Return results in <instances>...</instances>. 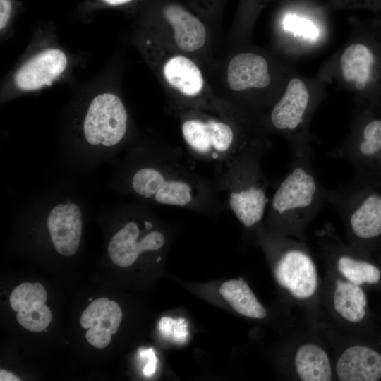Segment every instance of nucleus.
I'll list each match as a JSON object with an SVG mask.
<instances>
[{
	"instance_id": "obj_1",
	"label": "nucleus",
	"mask_w": 381,
	"mask_h": 381,
	"mask_svg": "<svg viewBox=\"0 0 381 381\" xmlns=\"http://www.w3.org/2000/svg\"><path fill=\"white\" fill-rule=\"evenodd\" d=\"M289 169L268 205L271 221L284 231L300 234L326 200V189L313 169V147L292 151Z\"/></svg>"
},
{
	"instance_id": "obj_2",
	"label": "nucleus",
	"mask_w": 381,
	"mask_h": 381,
	"mask_svg": "<svg viewBox=\"0 0 381 381\" xmlns=\"http://www.w3.org/2000/svg\"><path fill=\"white\" fill-rule=\"evenodd\" d=\"M326 83L318 76L308 78L294 71L263 121L267 128L283 136L291 150L313 147L312 119L325 95Z\"/></svg>"
},
{
	"instance_id": "obj_3",
	"label": "nucleus",
	"mask_w": 381,
	"mask_h": 381,
	"mask_svg": "<svg viewBox=\"0 0 381 381\" xmlns=\"http://www.w3.org/2000/svg\"><path fill=\"white\" fill-rule=\"evenodd\" d=\"M351 36L317 73L326 84L335 82L361 100L381 91V52L365 40L352 18Z\"/></svg>"
},
{
	"instance_id": "obj_4",
	"label": "nucleus",
	"mask_w": 381,
	"mask_h": 381,
	"mask_svg": "<svg viewBox=\"0 0 381 381\" xmlns=\"http://www.w3.org/2000/svg\"><path fill=\"white\" fill-rule=\"evenodd\" d=\"M126 179L127 190L154 204L195 207L202 196L201 183L194 176L159 159H145L135 164Z\"/></svg>"
},
{
	"instance_id": "obj_5",
	"label": "nucleus",
	"mask_w": 381,
	"mask_h": 381,
	"mask_svg": "<svg viewBox=\"0 0 381 381\" xmlns=\"http://www.w3.org/2000/svg\"><path fill=\"white\" fill-rule=\"evenodd\" d=\"M329 11L315 0H282L275 25L283 58L292 61L325 46L331 32Z\"/></svg>"
},
{
	"instance_id": "obj_6",
	"label": "nucleus",
	"mask_w": 381,
	"mask_h": 381,
	"mask_svg": "<svg viewBox=\"0 0 381 381\" xmlns=\"http://www.w3.org/2000/svg\"><path fill=\"white\" fill-rule=\"evenodd\" d=\"M181 134L190 152L207 161L230 157L236 161L256 151H265L267 141L259 131L238 134L227 123L216 119L190 118L181 123Z\"/></svg>"
},
{
	"instance_id": "obj_7",
	"label": "nucleus",
	"mask_w": 381,
	"mask_h": 381,
	"mask_svg": "<svg viewBox=\"0 0 381 381\" xmlns=\"http://www.w3.org/2000/svg\"><path fill=\"white\" fill-rule=\"evenodd\" d=\"M294 71L285 59L275 60L259 52H243L229 61L227 83L235 92L253 95L258 107L268 109Z\"/></svg>"
},
{
	"instance_id": "obj_8",
	"label": "nucleus",
	"mask_w": 381,
	"mask_h": 381,
	"mask_svg": "<svg viewBox=\"0 0 381 381\" xmlns=\"http://www.w3.org/2000/svg\"><path fill=\"white\" fill-rule=\"evenodd\" d=\"M263 151L253 152L231 165V183L227 188L229 209L246 228L258 225L263 219L270 198L268 181L260 165Z\"/></svg>"
},
{
	"instance_id": "obj_9",
	"label": "nucleus",
	"mask_w": 381,
	"mask_h": 381,
	"mask_svg": "<svg viewBox=\"0 0 381 381\" xmlns=\"http://www.w3.org/2000/svg\"><path fill=\"white\" fill-rule=\"evenodd\" d=\"M128 126L126 109L114 94L104 93L90 102L83 123L86 155H109L123 141Z\"/></svg>"
},
{
	"instance_id": "obj_10",
	"label": "nucleus",
	"mask_w": 381,
	"mask_h": 381,
	"mask_svg": "<svg viewBox=\"0 0 381 381\" xmlns=\"http://www.w3.org/2000/svg\"><path fill=\"white\" fill-rule=\"evenodd\" d=\"M326 200L342 215L349 232L358 241L381 236V195L363 192L356 184L326 190Z\"/></svg>"
},
{
	"instance_id": "obj_11",
	"label": "nucleus",
	"mask_w": 381,
	"mask_h": 381,
	"mask_svg": "<svg viewBox=\"0 0 381 381\" xmlns=\"http://www.w3.org/2000/svg\"><path fill=\"white\" fill-rule=\"evenodd\" d=\"M46 206V226L54 249L65 257L74 255L82 237V204L73 198L59 196Z\"/></svg>"
},
{
	"instance_id": "obj_12",
	"label": "nucleus",
	"mask_w": 381,
	"mask_h": 381,
	"mask_svg": "<svg viewBox=\"0 0 381 381\" xmlns=\"http://www.w3.org/2000/svg\"><path fill=\"white\" fill-rule=\"evenodd\" d=\"M278 284L298 299L310 298L317 291L318 277L310 255L300 246H286L277 262Z\"/></svg>"
},
{
	"instance_id": "obj_13",
	"label": "nucleus",
	"mask_w": 381,
	"mask_h": 381,
	"mask_svg": "<svg viewBox=\"0 0 381 381\" xmlns=\"http://www.w3.org/2000/svg\"><path fill=\"white\" fill-rule=\"evenodd\" d=\"M147 230L141 236L140 224L135 219L128 220L109 241L108 255L111 261L121 267L132 265L145 252L161 249L164 243V234L158 230Z\"/></svg>"
},
{
	"instance_id": "obj_14",
	"label": "nucleus",
	"mask_w": 381,
	"mask_h": 381,
	"mask_svg": "<svg viewBox=\"0 0 381 381\" xmlns=\"http://www.w3.org/2000/svg\"><path fill=\"white\" fill-rule=\"evenodd\" d=\"M331 155L356 166L381 158V119L356 120L345 140Z\"/></svg>"
},
{
	"instance_id": "obj_15",
	"label": "nucleus",
	"mask_w": 381,
	"mask_h": 381,
	"mask_svg": "<svg viewBox=\"0 0 381 381\" xmlns=\"http://www.w3.org/2000/svg\"><path fill=\"white\" fill-rule=\"evenodd\" d=\"M122 312L115 301L107 298L94 300L81 315L80 323L88 329L87 341L93 346L103 349L107 346L121 324Z\"/></svg>"
},
{
	"instance_id": "obj_16",
	"label": "nucleus",
	"mask_w": 381,
	"mask_h": 381,
	"mask_svg": "<svg viewBox=\"0 0 381 381\" xmlns=\"http://www.w3.org/2000/svg\"><path fill=\"white\" fill-rule=\"evenodd\" d=\"M161 14L172 28L174 40L179 49L190 52L205 45L207 37L205 25L181 2L166 0L161 7Z\"/></svg>"
},
{
	"instance_id": "obj_17",
	"label": "nucleus",
	"mask_w": 381,
	"mask_h": 381,
	"mask_svg": "<svg viewBox=\"0 0 381 381\" xmlns=\"http://www.w3.org/2000/svg\"><path fill=\"white\" fill-rule=\"evenodd\" d=\"M67 59L59 49H47L28 61L15 74L14 83L22 90L30 91L50 85L65 70Z\"/></svg>"
},
{
	"instance_id": "obj_18",
	"label": "nucleus",
	"mask_w": 381,
	"mask_h": 381,
	"mask_svg": "<svg viewBox=\"0 0 381 381\" xmlns=\"http://www.w3.org/2000/svg\"><path fill=\"white\" fill-rule=\"evenodd\" d=\"M336 374L341 381H377L381 379V353L363 345L346 349L336 363Z\"/></svg>"
},
{
	"instance_id": "obj_19",
	"label": "nucleus",
	"mask_w": 381,
	"mask_h": 381,
	"mask_svg": "<svg viewBox=\"0 0 381 381\" xmlns=\"http://www.w3.org/2000/svg\"><path fill=\"white\" fill-rule=\"evenodd\" d=\"M166 81L181 95L194 97L203 90L204 80L198 66L183 55L170 57L163 67Z\"/></svg>"
},
{
	"instance_id": "obj_20",
	"label": "nucleus",
	"mask_w": 381,
	"mask_h": 381,
	"mask_svg": "<svg viewBox=\"0 0 381 381\" xmlns=\"http://www.w3.org/2000/svg\"><path fill=\"white\" fill-rule=\"evenodd\" d=\"M296 372L303 381H329L332 365L327 352L315 344L299 346L294 356Z\"/></svg>"
},
{
	"instance_id": "obj_21",
	"label": "nucleus",
	"mask_w": 381,
	"mask_h": 381,
	"mask_svg": "<svg viewBox=\"0 0 381 381\" xmlns=\"http://www.w3.org/2000/svg\"><path fill=\"white\" fill-rule=\"evenodd\" d=\"M368 301L361 286L338 279L333 293V306L336 312L345 320L356 323L366 315Z\"/></svg>"
},
{
	"instance_id": "obj_22",
	"label": "nucleus",
	"mask_w": 381,
	"mask_h": 381,
	"mask_svg": "<svg viewBox=\"0 0 381 381\" xmlns=\"http://www.w3.org/2000/svg\"><path fill=\"white\" fill-rule=\"evenodd\" d=\"M219 291L239 314L253 319H263L266 317L265 308L242 278L224 282Z\"/></svg>"
},
{
	"instance_id": "obj_23",
	"label": "nucleus",
	"mask_w": 381,
	"mask_h": 381,
	"mask_svg": "<svg viewBox=\"0 0 381 381\" xmlns=\"http://www.w3.org/2000/svg\"><path fill=\"white\" fill-rule=\"evenodd\" d=\"M337 267L340 274L349 282L361 286L364 284H377L381 271L375 265L356 258L350 253L341 252L337 257Z\"/></svg>"
},
{
	"instance_id": "obj_24",
	"label": "nucleus",
	"mask_w": 381,
	"mask_h": 381,
	"mask_svg": "<svg viewBox=\"0 0 381 381\" xmlns=\"http://www.w3.org/2000/svg\"><path fill=\"white\" fill-rule=\"evenodd\" d=\"M47 296L44 287L38 282H25L12 291L9 302L14 311L28 310L44 303Z\"/></svg>"
},
{
	"instance_id": "obj_25",
	"label": "nucleus",
	"mask_w": 381,
	"mask_h": 381,
	"mask_svg": "<svg viewBox=\"0 0 381 381\" xmlns=\"http://www.w3.org/2000/svg\"><path fill=\"white\" fill-rule=\"evenodd\" d=\"M52 313L44 303H39L28 310L17 312L18 322L26 329L39 332L44 330L52 320Z\"/></svg>"
},
{
	"instance_id": "obj_26",
	"label": "nucleus",
	"mask_w": 381,
	"mask_h": 381,
	"mask_svg": "<svg viewBox=\"0 0 381 381\" xmlns=\"http://www.w3.org/2000/svg\"><path fill=\"white\" fill-rule=\"evenodd\" d=\"M381 4V0H327V8L331 11L350 10L363 7H374Z\"/></svg>"
},
{
	"instance_id": "obj_27",
	"label": "nucleus",
	"mask_w": 381,
	"mask_h": 381,
	"mask_svg": "<svg viewBox=\"0 0 381 381\" xmlns=\"http://www.w3.org/2000/svg\"><path fill=\"white\" fill-rule=\"evenodd\" d=\"M270 0H241V16L246 23H251Z\"/></svg>"
},
{
	"instance_id": "obj_28",
	"label": "nucleus",
	"mask_w": 381,
	"mask_h": 381,
	"mask_svg": "<svg viewBox=\"0 0 381 381\" xmlns=\"http://www.w3.org/2000/svg\"><path fill=\"white\" fill-rule=\"evenodd\" d=\"M140 356L147 358L148 362L143 368V374L146 377L152 376L157 368V358L152 349H139Z\"/></svg>"
},
{
	"instance_id": "obj_29",
	"label": "nucleus",
	"mask_w": 381,
	"mask_h": 381,
	"mask_svg": "<svg viewBox=\"0 0 381 381\" xmlns=\"http://www.w3.org/2000/svg\"><path fill=\"white\" fill-rule=\"evenodd\" d=\"M11 12V1L0 0V28H4L10 18Z\"/></svg>"
},
{
	"instance_id": "obj_30",
	"label": "nucleus",
	"mask_w": 381,
	"mask_h": 381,
	"mask_svg": "<svg viewBox=\"0 0 381 381\" xmlns=\"http://www.w3.org/2000/svg\"><path fill=\"white\" fill-rule=\"evenodd\" d=\"M0 380L1 381H19L20 380L17 376L12 373L4 369L0 370Z\"/></svg>"
},
{
	"instance_id": "obj_31",
	"label": "nucleus",
	"mask_w": 381,
	"mask_h": 381,
	"mask_svg": "<svg viewBox=\"0 0 381 381\" xmlns=\"http://www.w3.org/2000/svg\"><path fill=\"white\" fill-rule=\"evenodd\" d=\"M103 1L108 4L117 6V5L125 4L129 3L133 0H103Z\"/></svg>"
},
{
	"instance_id": "obj_32",
	"label": "nucleus",
	"mask_w": 381,
	"mask_h": 381,
	"mask_svg": "<svg viewBox=\"0 0 381 381\" xmlns=\"http://www.w3.org/2000/svg\"><path fill=\"white\" fill-rule=\"evenodd\" d=\"M92 301V298H90L89 301Z\"/></svg>"
}]
</instances>
